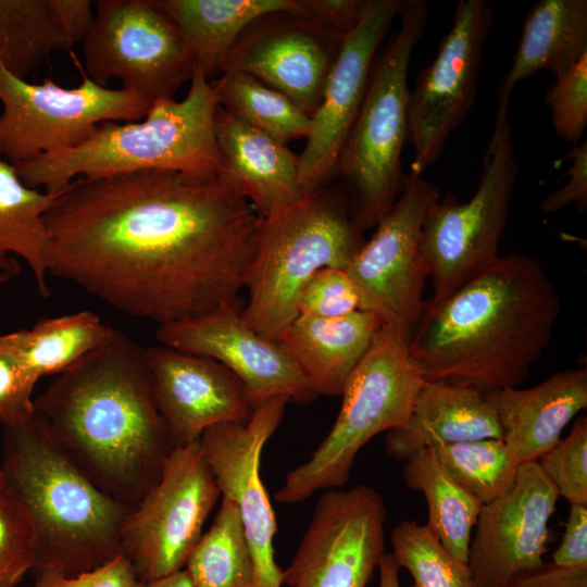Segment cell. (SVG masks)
<instances>
[{
  "mask_svg": "<svg viewBox=\"0 0 587 587\" xmlns=\"http://www.w3.org/2000/svg\"><path fill=\"white\" fill-rule=\"evenodd\" d=\"M517 173L508 109H497L476 191L466 202L447 193L424 221L421 250L433 285L427 305L444 302L498 261Z\"/></svg>",
  "mask_w": 587,
  "mask_h": 587,
  "instance_id": "9",
  "label": "cell"
},
{
  "mask_svg": "<svg viewBox=\"0 0 587 587\" xmlns=\"http://www.w3.org/2000/svg\"><path fill=\"white\" fill-rule=\"evenodd\" d=\"M35 563L33 520L0 471V587H16Z\"/></svg>",
  "mask_w": 587,
  "mask_h": 587,
  "instance_id": "36",
  "label": "cell"
},
{
  "mask_svg": "<svg viewBox=\"0 0 587 587\" xmlns=\"http://www.w3.org/2000/svg\"><path fill=\"white\" fill-rule=\"evenodd\" d=\"M402 476L405 486L422 492L426 500V527L453 558L466 564L483 504L448 474L430 449L405 460Z\"/></svg>",
  "mask_w": 587,
  "mask_h": 587,
  "instance_id": "31",
  "label": "cell"
},
{
  "mask_svg": "<svg viewBox=\"0 0 587 587\" xmlns=\"http://www.w3.org/2000/svg\"><path fill=\"white\" fill-rule=\"evenodd\" d=\"M382 320L369 311L323 320L298 315L275 341L315 394L340 396L369 350Z\"/></svg>",
  "mask_w": 587,
  "mask_h": 587,
  "instance_id": "25",
  "label": "cell"
},
{
  "mask_svg": "<svg viewBox=\"0 0 587 587\" xmlns=\"http://www.w3.org/2000/svg\"><path fill=\"white\" fill-rule=\"evenodd\" d=\"M392 555L413 578L411 587H476L465 563L453 558L415 521H402L390 533Z\"/></svg>",
  "mask_w": 587,
  "mask_h": 587,
  "instance_id": "35",
  "label": "cell"
},
{
  "mask_svg": "<svg viewBox=\"0 0 587 587\" xmlns=\"http://www.w3.org/2000/svg\"><path fill=\"white\" fill-rule=\"evenodd\" d=\"M218 105L282 143L308 137L311 116L288 97L242 72L222 73L211 83Z\"/></svg>",
  "mask_w": 587,
  "mask_h": 587,
  "instance_id": "33",
  "label": "cell"
},
{
  "mask_svg": "<svg viewBox=\"0 0 587 587\" xmlns=\"http://www.w3.org/2000/svg\"><path fill=\"white\" fill-rule=\"evenodd\" d=\"M555 134L576 143L587 126V53L555 78L545 93Z\"/></svg>",
  "mask_w": 587,
  "mask_h": 587,
  "instance_id": "38",
  "label": "cell"
},
{
  "mask_svg": "<svg viewBox=\"0 0 587 587\" xmlns=\"http://www.w3.org/2000/svg\"><path fill=\"white\" fill-rule=\"evenodd\" d=\"M503 587H587V569H570L551 561L512 577Z\"/></svg>",
  "mask_w": 587,
  "mask_h": 587,
  "instance_id": "45",
  "label": "cell"
},
{
  "mask_svg": "<svg viewBox=\"0 0 587 587\" xmlns=\"http://www.w3.org/2000/svg\"><path fill=\"white\" fill-rule=\"evenodd\" d=\"M220 497L200 438L174 448L121 530L123 554L142 583L183 570Z\"/></svg>",
  "mask_w": 587,
  "mask_h": 587,
  "instance_id": "13",
  "label": "cell"
},
{
  "mask_svg": "<svg viewBox=\"0 0 587 587\" xmlns=\"http://www.w3.org/2000/svg\"><path fill=\"white\" fill-rule=\"evenodd\" d=\"M34 403L84 473L132 509L158 483L174 449L153 399L145 348L114 328Z\"/></svg>",
  "mask_w": 587,
  "mask_h": 587,
  "instance_id": "2",
  "label": "cell"
},
{
  "mask_svg": "<svg viewBox=\"0 0 587 587\" xmlns=\"http://www.w3.org/2000/svg\"><path fill=\"white\" fill-rule=\"evenodd\" d=\"M185 571L195 587H254V563L236 504L222 497L212 525L191 550Z\"/></svg>",
  "mask_w": 587,
  "mask_h": 587,
  "instance_id": "32",
  "label": "cell"
},
{
  "mask_svg": "<svg viewBox=\"0 0 587 587\" xmlns=\"http://www.w3.org/2000/svg\"><path fill=\"white\" fill-rule=\"evenodd\" d=\"M402 0H365L357 26L344 38L329 72L322 101L300 155L299 183L304 196L336 174L338 160L362 105L376 51Z\"/></svg>",
  "mask_w": 587,
  "mask_h": 587,
  "instance_id": "18",
  "label": "cell"
},
{
  "mask_svg": "<svg viewBox=\"0 0 587 587\" xmlns=\"http://www.w3.org/2000/svg\"><path fill=\"white\" fill-rule=\"evenodd\" d=\"M216 93L195 65L186 97L153 102L136 122L101 123L79 145L14 164L29 188L60 193L77 177L176 172L196 180L225 173L215 134Z\"/></svg>",
  "mask_w": 587,
  "mask_h": 587,
  "instance_id": "5",
  "label": "cell"
},
{
  "mask_svg": "<svg viewBox=\"0 0 587 587\" xmlns=\"http://www.w3.org/2000/svg\"><path fill=\"white\" fill-rule=\"evenodd\" d=\"M497 414L502 440L519 464L537 462L561 440L564 427L587 407V370L555 372L538 385L483 394Z\"/></svg>",
  "mask_w": 587,
  "mask_h": 587,
  "instance_id": "22",
  "label": "cell"
},
{
  "mask_svg": "<svg viewBox=\"0 0 587 587\" xmlns=\"http://www.w3.org/2000/svg\"><path fill=\"white\" fill-rule=\"evenodd\" d=\"M153 399L173 448L208 427L247 421L255 404L243 383L217 361L163 345L145 348Z\"/></svg>",
  "mask_w": 587,
  "mask_h": 587,
  "instance_id": "21",
  "label": "cell"
},
{
  "mask_svg": "<svg viewBox=\"0 0 587 587\" xmlns=\"http://www.w3.org/2000/svg\"><path fill=\"white\" fill-rule=\"evenodd\" d=\"M559 497L587 504V417L579 416L566 438L537 460Z\"/></svg>",
  "mask_w": 587,
  "mask_h": 587,
  "instance_id": "37",
  "label": "cell"
},
{
  "mask_svg": "<svg viewBox=\"0 0 587 587\" xmlns=\"http://www.w3.org/2000/svg\"><path fill=\"white\" fill-rule=\"evenodd\" d=\"M439 198L436 185L405 175L398 198L345 268L360 294L361 310L376 314L408 342L421 321L429 277L421 250L422 228Z\"/></svg>",
  "mask_w": 587,
  "mask_h": 587,
  "instance_id": "12",
  "label": "cell"
},
{
  "mask_svg": "<svg viewBox=\"0 0 587 587\" xmlns=\"http://www.w3.org/2000/svg\"><path fill=\"white\" fill-rule=\"evenodd\" d=\"M561 312L540 262L510 252L436 305L425 303L408 348L423 378L482 394L521 385Z\"/></svg>",
  "mask_w": 587,
  "mask_h": 587,
  "instance_id": "3",
  "label": "cell"
},
{
  "mask_svg": "<svg viewBox=\"0 0 587 587\" xmlns=\"http://www.w3.org/2000/svg\"><path fill=\"white\" fill-rule=\"evenodd\" d=\"M400 27L375 57L365 96L338 160L353 193V222L375 226L398 198L405 178L401 153L408 139V70L424 34L428 4L402 0Z\"/></svg>",
  "mask_w": 587,
  "mask_h": 587,
  "instance_id": "7",
  "label": "cell"
},
{
  "mask_svg": "<svg viewBox=\"0 0 587 587\" xmlns=\"http://www.w3.org/2000/svg\"><path fill=\"white\" fill-rule=\"evenodd\" d=\"M92 8L90 0H0V62L26 79L51 52L84 40Z\"/></svg>",
  "mask_w": 587,
  "mask_h": 587,
  "instance_id": "26",
  "label": "cell"
},
{
  "mask_svg": "<svg viewBox=\"0 0 587 587\" xmlns=\"http://www.w3.org/2000/svg\"><path fill=\"white\" fill-rule=\"evenodd\" d=\"M558 498L538 463L527 462L507 491L482 505L466 562L476 587H503L545 562Z\"/></svg>",
  "mask_w": 587,
  "mask_h": 587,
  "instance_id": "19",
  "label": "cell"
},
{
  "mask_svg": "<svg viewBox=\"0 0 587 587\" xmlns=\"http://www.w3.org/2000/svg\"><path fill=\"white\" fill-rule=\"evenodd\" d=\"M383 496L358 485L324 492L283 571L289 587H366L385 553Z\"/></svg>",
  "mask_w": 587,
  "mask_h": 587,
  "instance_id": "15",
  "label": "cell"
},
{
  "mask_svg": "<svg viewBox=\"0 0 587 587\" xmlns=\"http://www.w3.org/2000/svg\"><path fill=\"white\" fill-rule=\"evenodd\" d=\"M286 397L259 402L242 422L214 424L200 436L204 458L222 497L238 508L254 563V587H282L283 570L275 561L276 519L260 477L263 447L279 426Z\"/></svg>",
  "mask_w": 587,
  "mask_h": 587,
  "instance_id": "16",
  "label": "cell"
},
{
  "mask_svg": "<svg viewBox=\"0 0 587 587\" xmlns=\"http://www.w3.org/2000/svg\"><path fill=\"white\" fill-rule=\"evenodd\" d=\"M239 297L201 316L158 325L160 345L211 358L245 385L252 402L286 397L308 404L317 397L295 362L273 340L252 329L242 317Z\"/></svg>",
  "mask_w": 587,
  "mask_h": 587,
  "instance_id": "20",
  "label": "cell"
},
{
  "mask_svg": "<svg viewBox=\"0 0 587 587\" xmlns=\"http://www.w3.org/2000/svg\"><path fill=\"white\" fill-rule=\"evenodd\" d=\"M345 37L302 12L300 7L271 12L240 34L218 73L249 74L288 97L311 116L322 101Z\"/></svg>",
  "mask_w": 587,
  "mask_h": 587,
  "instance_id": "17",
  "label": "cell"
},
{
  "mask_svg": "<svg viewBox=\"0 0 587 587\" xmlns=\"http://www.w3.org/2000/svg\"><path fill=\"white\" fill-rule=\"evenodd\" d=\"M492 23L494 12L485 0L459 1L453 24L441 38L435 59L416 77L408 100L407 141L414 151L411 174L422 176L467 117Z\"/></svg>",
  "mask_w": 587,
  "mask_h": 587,
  "instance_id": "14",
  "label": "cell"
},
{
  "mask_svg": "<svg viewBox=\"0 0 587 587\" xmlns=\"http://www.w3.org/2000/svg\"><path fill=\"white\" fill-rule=\"evenodd\" d=\"M0 471L33 520L36 573L76 575L123 554L121 530L133 509L84 473L36 411L4 425Z\"/></svg>",
  "mask_w": 587,
  "mask_h": 587,
  "instance_id": "4",
  "label": "cell"
},
{
  "mask_svg": "<svg viewBox=\"0 0 587 587\" xmlns=\"http://www.w3.org/2000/svg\"><path fill=\"white\" fill-rule=\"evenodd\" d=\"M215 134L225 173L261 217L307 197L299 183L298 157L285 143L220 105L215 113Z\"/></svg>",
  "mask_w": 587,
  "mask_h": 587,
  "instance_id": "23",
  "label": "cell"
},
{
  "mask_svg": "<svg viewBox=\"0 0 587 587\" xmlns=\"http://www.w3.org/2000/svg\"><path fill=\"white\" fill-rule=\"evenodd\" d=\"M36 382L0 345V421L3 426L26 422L34 414L32 396Z\"/></svg>",
  "mask_w": 587,
  "mask_h": 587,
  "instance_id": "40",
  "label": "cell"
},
{
  "mask_svg": "<svg viewBox=\"0 0 587 587\" xmlns=\"http://www.w3.org/2000/svg\"><path fill=\"white\" fill-rule=\"evenodd\" d=\"M90 311L45 319L29 329L0 335V345L37 380L61 374L100 347L111 335Z\"/></svg>",
  "mask_w": 587,
  "mask_h": 587,
  "instance_id": "30",
  "label": "cell"
},
{
  "mask_svg": "<svg viewBox=\"0 0 587 587\" xmlns=\"http://www.w3.org/2000/svg\"><path fill=\"white\" fill-rule=\"evenodd\" d=\"M302 12L340 36L359 23L365 0H298Z\"/></svg>",
  "mask_w": 587,
  "mask_h": 587,
  "instance_id": "44",
  "label": "cell"
},
{
  "mask_svg": "<svg viewBox=\"0 0 587 587\" xmlns=\"http://www.w3.org/2000/svg\"><path fill=\"white\" fill-rule=\"evenodd\" d=\"M361 310L360 294L345 270L324 267L302 286L297 298L298 315L332 320Z\"/></svg>",
  "mask_w": 587,
  "mask_h": 587,
  "instance_id": "39",
  "label": "cell"
},
{
  "mask_svg": "<svg viewBox=\"0 0 587 587\" xmlns=\"http://www.w3.org/2000/svg\"><path fill=\"white\" fill-rule=\"evenodd\" d=\"M77 87L47 78L29 83L0 62V155L11 164L67 150L89 138L104 122H136L151 102L124 88L100 86L82 71Z\"/></svg>",
  "mask_w": 587,
  "mask_h": 587,
  "instance_id": "10",
  "label": "cell"
},
{
  "mask_svg": "<svg viewBox=\"0 0 587 587\" xmlns=\"http://www.w3.org/2000/svg\"><path fill=\"white\" fill-rule=\"evenodd\" d=\"M129 559L121 554L109 563L76 575L37 572L35 587H142Z\"/></svg>",
  "mask_w": 587,
  "mask_h": 587,
  "instance_id": "41",
  "label": "cell"
},
{
  "mask_svg": "<svg viewBox=\"0 0 587 587\" xmlns=\"http://www.w3.org/2000/svg\"><path fill=\"white\" fill-rule=\"evenodd\" d=\"M486 438L502 439L496 412L484 395L473 388L423 382L407 423L386 432V451L405 461L438 445Z\"/></svg>",
  "mask_w": 587,
  "mask_h": 587,
  "instance_id": "24",
  "label": "cell"
},
{
  "mask_svg": "<svg viewBox=\"0 0 587 587\" xmlns=\"http://www.w3.org/2000/svg\"><path fill=\"white\" fill-rule=\"evenodd\" d=\"M550 561L562 567L587 569V504H571L561 544Z\"/></svg>",
  "mask_w": 587,
  "mask_h": 587,
  "instance_id": "43",
  "label": "cell"
},
{
  "mask_svg": "<svg viewBox=\"0 0 587 587\" xmlns=\"http://www.w3.org/2000/svg\"><path fill=\"white\" fill-rule=\"evenodd\" d=\"M587 53V1L541 0L526 15L512 63L496 87L497 109H508L514 87L541 70L554 78Z\"/></svg>",
  "mask_w": 587,
  "mask_h": 587,
  "instance_id": "27",
  "label": "cell"
},
{
  "mask_svg": "<svg viewBox=\"0 0 587 587\" xmlns=\"http://www.w3.org/2000/svg\"><path fill=\"white\" fill-rule=\"evenodd\" d=\"M142 587H195L185 570H180L171 575L143 583Z\"/></svg>",
  "mask_w": 587,
  "mask_h": 587,
  "instance_id": "47",
  "label": "cell"
},
{
  "mask_svg": "<svg viewBox=\"0 0 587 587\" xmlns=\"http://www.w3.org/2000/svg\"><path fill=\"white\" fill-rule=\"evenodd\" d=\"M83 40L87 76L100 86L118 79L122 88L149 102L174 99L190 82L193 59L159 0H98Z\"/></svg>",
  "mask_w": 587,
  "mask_h": 587,
  "instance_id": "11",
  "label": "cell"
},
{
  "mask_svg": "<svg viewBox=\"0 0 587 587\" xmlns=\"http://www.w3.org/2000/svg\"><path fill=\"white\" fill-rule=\"evenodd\" d=\"M58 195L27 187L14 165L0 160V283L18 273L17 255L32 270L39 295H50V237L45 215Z\"/></svg>",
  "mask_w": 587,
  "mask_h": 587,
  "instance_id": "28",
  "label": "cell"
},
{
  "mask_svg": "<svg viewBox=\"0 0 587 587\" xmlns=\"http://www.w3.org/2000/svg\"><path fill=\"white\" fill-rule=\"evenodd\" d=\"M408 345L390 326H380L344 387L332 429L308 461L286 474L274 495L277 502L298 503L319 490L342 487L361 448L407 423L424 382Z\"/></svg>",
  "mask_w": 587,
  "mask_h": 587,
  "instance_id": "8",
  "label": "cell"
},
{
  "mask_svg": "<svg viewBox=\"0 0 587 587\" xmlns=\"http://www.w3.org/2000/svg\"><path fill=\"white\" fill-rule=\"evenodd\" d=\"M344 201L320 189L261 217L242 308L246 323L276 341L298 316L297 298L319 270H345L363 245Z\"/></svg>",
  "mask_w": 587,
  "mask_h": 587,
  "instance_id": "6",
  "label": "cell"
},
{
  "mask_svg": "<svg viewBox=\"0 0 587 587\" xmlns=\"http://www.w3.org/2000/svg\"><path fill=\"white\" fill-rule=\"evenodd\" d=\"M176 24L195 65L209 78L240 34L271 12L299 9L298 0H159Z\"/></svg>",
  "mask_w": 587,
  "mask_h": 587,
  "instance_id": "29",
  "label": "cell"
},
{
  "mask_svg": "<svg viewBox=\"0 0 587 587\" xmlns=\"http://www.w3.org/2000/svg\"><path fill=\"white\" fill-rule=\"evenodd\" d=\"M564 159H570L572 164L566 176H570L566 185L548 195L540 203V210L546 213H554L576 202L579 213L587 209V143L574 145Z\"/></svg>",
  "mask_w": 587,
  "mask_h": 587,
  "instance_id": "42",
  "label": "cell"
},
{
  "mask_svg": "<svg viewBox=\"0 0 587 587\" xmlns=\"http://www.w3.org/2000/svg\"><path fill=\"white\" fill-rule=\"evenodd\" d=\"M49 274L158 325L215 310L246 288L261 216L222 173L77 177L47 211Z\"/></svg>",
  "mask_w": 587,
  "mask_h": 587,
  "instance_id": "1",
  "label": "cell"
},
{
  "mask_svg": "<svg viewBox=\"0 0 587 587\" xmlns=\"http://www.w3.org/2000/svg\"><path fill=\"white\" fill-rule=\"evenodd\" d=\"M399 569L392 553H384L378 563L379 587H400Z\"/></svg>",
  "mask_w": 587,
  "mask_h": 587,
  "instance_id": "46",
  "label": "cell"
},
{
  "mask_svg": "<svg viewBox=\"0 0 587 587\" xmlns=\"http://www.w3.org/2000/svg\"><path fill=\"white\" fill-rule=\"evenodd\" d=\"M448 474L482 504L507 491L519 462L502 439L486 438L427 448Z\"/></svg>",
  "mask_w": 587,
  "mask_h": 587,
  "instance_id": "34",
  "label": "cell"
},
{
  "mask_svg": "<svg viewBox=\"0 0 587 587\" xmlns=\"http://www.w3.org/2000/svg\"><path fill=\"white\" fill-rule=\"evenodd\" d=\"M1 284V283H0Z\"/></svg>",
  "mask_w": 587,
  "mask_h": 587,
  "instance_id": "48",
  "label": "cell"
}]
</instances>
